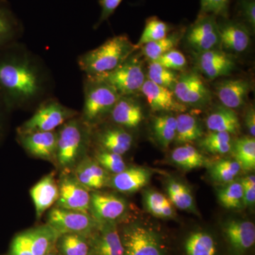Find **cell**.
Segmentation results:
<instances>
[{
	"label": "cell",
	"mask_w": 255,
	"mask_h": 255,
	"mask_svg": "<svg viewBox=\"0 0 255 255\" xmlns=\"http://www.w3.org/2000/svg\"><path fill=\"white\" fill-rule=\"evenodd\" d=\"M12 111L10 110L9 107L5 102L2 96L0 94V137L2 135L3 132H4V122L6 120V115H8Z\"/></svg>",
	"instance_id": "f907efd6"
},
{
	"label": "cell",
	"mask_w": 255,
	"mask_h": 255,
	"mask_svg": "<svg viewBox=\"0 0 255 255\" xmlns=\"http://www.w3.org/2000/svg\"><path fill=\"white\" fill-rule=\"evenodd\" d=\"M127 201L117 194L102 191H92L89 213L99 223L118 224L127 216Z\"/></svg>",
	"instance_id": "9c48e42d"
},
{
	"label": "cell",
	"mask_w": 255,
	"mask_h": 255,
	"mask_svg": "<svg viewBox=\"0 0 255 255\" xmlns=\"http://www.w3.org/2000/svg\"><path fill=\"white\" fill-rule=\"evenodd\" d=\"M133 138L127 129L116 125L92 128L91 143L109 152L124 155L131 148Z\"/></svg>",
	"instance_id": "5bb4252c"
},
{
	"label": "cell",
	"mask_w": 255,
	"mask_h": 255,
	"mask_svg": "<svg viewBox=\"0 0 255 255\" xmlns=\"http://www.w3.org/2000/svg\"><path fill=\"white\" fill-rule=\"evenodd\" d=\"M18 142L32 157L56 164L57 131L16 133Z\"/></svg>",
	"instance_id": "9a60e30c"
},
{
	"label": "cell",
	"mask_w": 255,
	"mask_h": 255,
	"mask_svg": "<svg viewBox=\"0 0 255 255\" xmlns=\"http://www.w3.org/2000/svg\"><path fill=\"white\" fill-rule=\"evenodd\" d=\"M168 199L174 207L196 215L199 214L194 196L189 188L179 181H169L167 185Z\"/></svg>",
	"instance_id": "d6a6232c"
},
{
	"label": "cell",
	"mask_w": 255,
	"mask_h": 255,
	"mask_svg": "<svg viewBox=\"0 0 255 255\" xmlns=\"http://www.w3.org/2000/svg\"><path fill=\"white\" fill-rule=\"evenodd\" d=\"M235 159L241 165L242 170L252 172L255 169V137H242L233 144Z\"/></svg>",
	"instance_id": "e575fe53"
},
{
	"label": "cell",
	"mask_w": 255,
	"mask_h": 255,
	"mask_svg": "<svg viewBox=\"0 0 255 255\" xmlns=\"http://www.w3.org/2000/svg\"><path fill=\"white\" fill-rule=\"evenodd\" d=\"M230 0H201V14H212L227 18Z\"/></svg>",
	"instance_id": "f6af8a7d"
},
{
	"label": "cell",
	"mask_w": 255,
	"mask_h": 255,
	"mask_svg": "<svg viewBox=\"0 0 255 255\" xmlns=\"http://www.w3.org/2000/svg\"><path fill=\"white\" fill-rule=\"evenodd\" d=\"M169 30L168 24L164 21L156 16L149 18L146 21L145 28L139 41L135 44V48L137 50L146 43L162 39L168 35Z\"/></svg>",
	"instance_id": "ab89813d"
},
{
	"label": "cell",
	"mask_w": 255,
	"mask_h": 255,
	"mask_svg": "<svg viewBox=\"0 0 255 255\" xmlns=\"http://www.w3.org/2000/svg\"><path fill=\"white\" fill-rule=\"evenodd\" d=\"M8 255H33L28 230L14 236L10 244Z\"/></svg>",
	"instance_id": "ee69618b"
},
{
	"label": "cell",
	"mask_w": 255,
	"mask_h": 255,
	"mask_svg": "<svg viewBox=\"0 0 255 255\" xmlns=\"http://www.w3.org/2000/svg\"><path fill=\"white\" fill-rule=\"evenodd\" d=\"M220 45L225 49L242 53L248 49L251 43L250 31L245 23L233 20L218 21Z\"/></svg>",
	"instance_id": "d6986e66"
},
{
	"label": "cell",
	"mask_w": 255,
	"mask_h": 255,
	"mask_svg": "<svg viewBox=\"0 0 255 255\" xmlns=\"http://www.w3.org/2000/svg\"><path fill=\"white\" fill-rule=\"evenodd\" d=\"M55 249L60 255H92L90 236L75 233L60 234Z\"/></svg>",
	"instance_id": "f546056e"
},
{
	"label": "cell",
	"mask_w": 255,
	"mask_h": 255,
	"mask_svg": "<svg viewBox=\"0 0 255 255\" xmlns=\"http://www.w3.org/2000/svg\"><path fill=\"white\" fill-rule=\"evenodd\" d=\"M30 195L36 209L37 219H40L58 201L59 188L55 172H51L40 179L31 188Z\"/></svg>",
	"instance_id": "44dd1931"
},
{
	"label": "cell",
	"mask_w": 255,
	"mask_h": 255,
	"mask_svg": "<svg viewBox=\"0 0 255 255\" xmlns=\"http://www.w3.org/2000/svg\"><path fill=\"white\" fill-rule=\"evenodd\" d=\"M251 90V84L243 79L224 80L216 87V93L223 106L231 109L241 108L246 103Z\"/></svg>",
	"instance_id": "603a6c76"
},
{
	"label": "cell",
	"mask_w": 255,
	"mask_h": 255,
	"mask_svg": "<svg viewBox=\"0 0 255 255\" xmlns=\"http://www.w3.org/2000/svg\"><path fill=\"white\" fill-rule=\"evenodd\" d=\"M90 77L107 82L117 90L121 97L133 96L140 92L145 81L142 61L139 57L132 55L112 71Z\"/></svg>",
	"instance_id": "52a82bcc"
},
{
	"label": "cell",
	"mask_w": 255,
	"mask_h": 255,
	"mask_svg": "<svg viewBox=\"0 0 255 255\" xmlns=\"http://www.w3.org/2000/svg\"><path fill=\"white\" fill-rule=\"evenodd\" d=\"M149 169L140 167H127L111 178L110 186L119 192L135 193L145 187L151 178Z\"/></svg>",
	"instance_id": "cb8c5ba5"
},
{
	"label": "cell",
	"mask_w": 255,
	"mask_h": 255,
	"mask_svg": "<svg viewBox=\"0 0 255 255\" xmlns=\"http://www.w3.org/2000/svg\"><path fill=\"white\" fill-rule=\"evenodd\" d=\"M54 89L50 69L26 45L16 41L0 49V94L10 110L36 109Z\"/></svg>",
	"instance_id": "6da1fadb"
},
{
	"label": "cell",
	"mask_w": 255,
	"mask_h": 255,
	"mask_svg": "<svg viewBox=\"0 0 255 255\" xmlns=\"http://www.w3.org/2000/svg\"><path fill=\"white\" fill-rule=\"evenodd\" d=\"M122 1L123 0H98L102 11L95 28H98L102 23L107 21L114 14Z\"/></svg>",
	"instance_id": "c3c4849f"
},
{
	"label": "cell",
	"mask_w": 255,
	"mask_h": 255,
	"mask_svg": "<svg viewBox=\"0 0 255 255\" xmlns=\"http://www.w3.org/2000/svg\"><path fill=\"white\" fill-rule=\"evenodd\" d=\"M188 45L196 53L216 49L220 45V34L216 16L201 14L188 29L186 35Z\"/></svg>",
	"instance_id": "30bf717a"
},
{
	"label": "cell",
	"mask_w": 255,
	"mask_h": 255,
	"mask_svg": "<svg viewBox=\"0 0 255 255\" xmlns=\"http://www.w3.org/2000/svg\"><path fill=\"white\" fill-rule=\"evenodd\" d=\"M245 123L248 128V131L253 137L255 136V111L253 107H251L246 114Z\"/></svg>",
	"instance_id": "681fc988"
},
{
	"label": "cell",
	"mask_w": 255,
	"mask_h": 255,
	"mask_svg": "<svg viewBox=\"0 0 255 255\" xmlns=\"http://www.w3.org/2000/svg\"><path fill=\"white\" fill-rule=\"evenodd\" d=\"M57 131L56 165L62 172H72L87 155L91 146L92 128L80 115L60 126Z\"/></svg>",
	"instance_id": "7a4b0ae2"
},
{
	"label": "cell",
	"mask_w": 255,
	"mask_h": 255,
	"mask_svg": "<svg viewBox=\"0 0 255 255\" xmlns=\"http://www.w3.org/2000/svg\"><path fill=\"white\" fill-rule=\"evenodd\" d=\"M140 92L145 96L150 108L155 112H184L185 106L176 99L172 90L145 80Z\"/></svg>",
	"instance_id": "ffe728a7"
},
{
	"label": "cell",
	"mask_w": 255,
	"mask_h": 255,
	"mask_svg": "<svg viewBox=\"0 0 255 255\" xmlns=\"http://www.w3.org/2000/svg\"><path fill=\"white\" fill-rule=\"evenodd\" d=\"M231 255H246L255 244V223L247 220L230 219L221 226Z\"/></svg>",
	"instance_id": "8fae6325"
},
{
	"label": "cell",
	"mask_w": 255,
	"mask_h": 255,
	"mask_svg": "<svg viewBox=\"0 0 255 255\" xmlns=\"http://www.w3.org/2000/svg\"><path fill=\"white\" fill-rule=\"evenodd\" d=\"M33 255H46L55 251L59 233L48 223L28 229Z\"/></svg>",
	"instance_id": "83f0119b"
},
{
	"label": "cell",
	"mask_w": 255,
	"mask_h": 255,
	"mask_svg": "<svg viewBox=\"0 0 255 255\" xmlns=\"http://www.w3.org/2000/svg\"><path fill=\"white\" fill-rule=\"evenodd\" d=\"M137 50L127 35L109 38L103 44L78 57L79 68L87 76H97L112 71Z\"/></svg>",
	"instance_id": "3957f363"
},
{
	"label": "cell",
	"mask_w": 255,
	"mask_h": 255,
	"mask_svg": "<svg viewBox=\"0 0 255 255\" xmlns=\"http://www.w3.org/2000/svg\"><path fill=\"white\" fill-rule=\"evenodd\" d=\"M238 11L244 20L245 25L248 24L251 29L255 28V0H239Z\"/></svg>",
	"instance_id": "bcb514c9"
},
{
	"label": "cell",
	"mask_w": 255,
	"mask_h": 255,
	"mask_svg": "<svg viewBox=\"0 0 255 255\" xmlns=\"http://www.w3.org/2000/svg\"><path fill=\"white\" fill-rule=\"evenodd\" d=\"M196 64L201 73L211 80L229 75L235 68L233 58L217 48L197 53Z\"/></svg>",
	"instance_id": "ac0fdd59"
},
{
	"label": "cell",
	"mask_w": 255,
	"mask_h": 255,
	"mask_svg": "<svg viewBox=\"0 0 255 255\" xmlns=\"http://www.w3.org/2000/svg\"><path fill=\"white\" fill-rule=\"evenodd\" d=\"M153 61L174 71L184 70L187 63L185 56L175 49L169 50Z\"/></svg>",
	"instance_id": "7bdbcfd3"
},
{
	"label": "cell",
	"mask_w": 255,
	"mask_h": 255,
	"mask_svg": "<svg viewBox=\"0 0 255 255\" xmlns=\"http://www.w3.org/2000/svg\"><path fill=\"white\" fill-rule=\"evenodd\" d=\"M152 130L159 145L167 148L175 139L177 130L176 117L169 114H163L155 117L152 124Z\"/></svg>",
	"instance_id": "836d02e7"
},
{
	"label": "cell",
	"mask_w": 255,
	"mask_h": 255,
	"mask_svg": "<svg viewBox=\"0 0 255 255\" xmlns=\"http://www.w3.org/2000/svg\"><path fill=\"white\" fill-rule=\"evenodd\" d=\"M242 171L236 159H223L211 166L210 176L219 184H227L233 182Z\"/></svg>",
	"instance_id": "8d00e7d4"
},
{
	"label": "cell",
	"mask_w": 255,
	"mask_h": 255,
	"mask_svg": "<svg viewBox=\"0 0 255 255\" xmlns=\"http://www.w3.org/2000/svg\"><path fill=\"white\" fill-rule=\"evenodd\" d=\"M92 157L112 175L120 173L127 167L123 155L99 147L95 149L93 157Z\"/></svg>",
	"instance_id": "60d3db41"
},
{
	"label": "cell",
	"mask_w": 255,
	"mask_h": 255,
	"mask_svg": "<svg viewBox=\"0 0 255 255\" xmlns=\"http://www.w3.org/2000/svg\"><path fill=\"white\" fill-rule=\"evenodd\" d=\"M171 160L185 170L200 168L209 164V159L189 144L179 146L171 153Z\"/></svg>",
	"instance_id": "1f68e13d"
},
{
	"label": "cell",
	"mask_w": 255,
	"mask_h": 255,
	"mask_svg": "<svg viewBox=\"0 0 255 255\" xmlns=\"http://www.w3.org/2000/svg\"><path fill=\"white\" fill-rule=\"evenodd\" d=\"M84 105L80 119L89 127L100 125L121 96L113 87L95 77L85 75L83 80Z\"/></svg>",
	"instance_id": "277c9868"
},
{
	"label": "cell",
	"mask_w": 255,
	"mask_h": 255,
	"mask_svg": "<svg viewBox=\"0 0 255 255\" xmlns=\"http://www.w3.org/2000/svg\"><path fill=\"white\" fill-rule=\"evenodd\" d=\"M71 173L83 187L90 191L109 187L112 176L88 155L77 164Z\"/></svg>",
	"instance_id": "e0dca14e"
},
{
	"label": "cell",
	"mask_w": 255,
	"mask_h": 255,
	"mask_svg": "<svg viewBox=\"0 0 255 255\" xmlns=\"http://www.w3.org/2000/svg\"><path fill=\"white\" fill-rule=\"evenodd\" d=\"M206 127L211 131L237 134L241 130L239 118L235 111L224 106L217 107L208 116Z\"/></svg>",
	"instance_id": "4316f807"
},
{
	"label": "cell",
	"mask_w": 255,
	"mask_h": 255,
	"mask_svg": "<svg viewBox=\"0 0 255 255\" xmlns=\"http://www.w3.org/2000/svg\"><path fill=\"white\" fill-rule=\"evenodd\" d=\"M109 117L116 125L126 129L135 128L143 120V112L133 96H122Z\"/></svg>",
	"instance_id": "7402d4cb"
},
{
	"label": "cell",
	"mask_w": 255,
	"mask_h": 255,
	"mask_svg": "<svg viewBox=\"0 0 255 255\" xmlns=\"http://www.w3.org/2000/svg\"><path fill=\"white\" fill-rule=\"evenodd\" d=\"M220 204L228 209H240L243 205V189L241 182L233 181L218 191Z\"/></svg>",
	"instance_id": "f35d334b"
},
{
	"label": "cell",
	"mask_w": 255,
	"mask_h": 255,
	"mask_svg": "<svg viewBox=\"0 0 255 255\" xmlns=\"http://www.w3.org/2000/svg\"><path fill=\"white\" fill-rule=\"evenodd\" d=\"M176 99L183 105L203 107L209 105L211 96L209 88L196 72L179 76L173 90Z\"/></svg>",
	"instance_id": "4fadbf2b"
},
{
	"label": "cell",
	"mask_w": 255,
	"mask_h": 255,
	"mask_svg": "<svg viewBox=\"0 0 255 255\" xmlns=\"http://www.w3.org/2000/svg\"><path fill=\"white\" fill-rule=\"evenodd\" d=\"M180 38V34L177 32L171 35H167L162 39L146 43L140 48H141L142 53L144 56L150 60V61H153L169 50L174 49Z\"/></svg>",
	"instance_id": "74e56055"
},
{
	"label": "cell",
	"mask_w": 255,
	"mask_h": 255,
	"mask_svg": "<svg viewBox=\"0 0 255 255\" xmlns=\"http://www.w3.org/2000/svg\"><path fill=\"white\" fill-rule=\"evenodd\" d=\"M147 78L156 85L173 90L179 76L174 70H169L155 62L150 61L147 71Z\"/></svg>",
	"instance_id": "b9f144b4"
},
{
	"label": "cell",
	"mask_w": 255,
	"mask_h": 255,
	"mask_svg": "<svg viewBox=\"0 0 255 255\" xmlns=\"http://www.w3.org/2000/svg\"><path fill=\"white\" fill-rule=\"evenodd\" d=\"M199 145L212 155H223L232 150V137L228 132L211 131L201 137Z\"/></svg>",
	"instance_id": "d590c367"
},
{
	"label": "cell",
	"mask_w": 255,
	"mask_h": 255,
	"mask_svg": "<svg viewBox=\"0 0 255 255\" xmlns=\"http://www.w3.org/2000/svg\"><path fill=\"white\" fill-rule=\"evenodd\" d=\"M78 111L69 108L51 97L35 109L34 114L16 129V133L35 131H53L65 122L78 117Z\"/></svg>",
	"instance_id": "8992f818"
},
{
	"label": "cell",
	"mask_w": 255,
	"mask_h": 255,
	"mask_svg": "<svg viewBox=\"0 0 255 255\" xmlns=\"http://www.w3.org/2000/svg\"><path fill=\"white\" fill-rule=\"evenodd\" d=\"M177 130L174 141L179 145L200 140L204 135V130L199 119L190 114H179L176 117Z\"/></svg>",
	"instance_id": "f1b7e54d"
},
{
	"label": "cell",
	"mask_w": 255,
	"mask_h": 255,
	"mask_svg": "<svg viewBox=\"0 0 255 255\" xmlns=\"http://www.w3.org/2000/svg\"><path fill=\"white\" fill-rule=\"evenodd\" d=\"M46 255H60L59 253H58V251H56V249L55 251L50 252V253H48V254Z\"/></svg>",
	"instance_id": "816d5d0a"
},
{
	"label": "cell",
	"mask_w": 255,
	"mask_h": 255,
	"mask_svg": "<svg viewBox=\"0 0 255 255\" xmlns=\"http://www.w3.org/2000/svg\"><path fill=\"white\" fill-rule=\"evenodd\" d=\"M145 209L160 219H174L177 216L174 206L168 198L159 191L149 189L143 196Z\"/></svg>",
	"instance_id": "4dcf8cb0"
},
{
	"label": "cell",
	"mask_w": 255,
	"mask_h": 255,
	"mask_svg": "<svg viewBox=\"0 0 255 255\" xmlns=\"http://www.w3.org/2000/svg\"><path fill=\"white\" fill-rule=\"evenodd\" d=\"M92 255H124V248L118 224L100 223L90 236Z\"/></svg>",
	"instance_id": "2e32d148"
},
{
	"label": "cell",
	"mask_w": 255,
	"mask_h": 255,
	"mask_svg": "<svg viewBox=\"0 0 255 255\" xmlns=\"http://www.w3.org/2000/svg\"><path fill=\"white\" fill-rule=\"evenodd\" d=\"M124 255H168L160 233L138 222L128 223L119 230Z\"/></svg>",
	"instance_id": "5b68a950"
},
{
	"label": "cell",
	"mask_w": 255,
	"mask_h": 255,
	"mask_svg": "<svg viewBox=\"0 0 255 255\" xmlns=\"http://www.w3.org/2000/svg\"><path fill=\"white\" fill-rule=\"evenodd\" d=\"M58 183L59 196L55 206L89 212L91 193L75 179L71 172H62Z\"/></svg>",
	"instance_id": "7c38bea8"
},
{
	"label": "cell",
	"mask_w": 255,
	"mask_h": 255,
	"mask_svg": "<svg viewBox=\"0 0 255 255\" xmlns=\"http://www.w3.org/2000/svg\"><path fill=\"white\" fill-rule=\"evenodd\" d=\"M184 255H218L216 238L204 230H196L188 234L183 243Z\"/></svg>",
	"instance_id": "484cf974"
},
{
	"label": "cell",
	"mask_w": 255,
	"mask_h": 255,
	"mask_svg": "<svg viewBox=\"0 0 255 255\" xmlns=\"http://www.w3.org/2000/svg\"><path fill=\"white\" fill-rule=\"evenodd\" d=\"M243 189V205L253 207L255 204V177L254 174L247 176L241 181Z\"/></svg>",
	"instance_id": "7dc6e473"
},
{
	"label": "cell",
	"mask_w": 255,
	"mask_h": 255,
	"mask_svg": "<svg viewBox=\"0 0 255 255\" xmlns=\"http://www.w3.org/2000/svg\"><path fill=\"white\" fill-rule=\"evenodd\" d=\"M60 234L75 233L91 236L100 223L89 212L54 207L48 211L47 222Z\"/></svg>",
	"instance_id": "ba28073f"
},
{
	"label": "cell",
	"mask_w": 255,
	"mask_h": 255,
	"mask_svg": "<svg viewBox=\"0 0 255 255\" xmlns=\"http://www.w3.org/2000/svg\"><path fill=\"white\" fill-rule=\"evenodd\" d=\"M24 29L6 0H0V49L19 41Z\"/></svg>",
	"instance_id": "d4e9b609"
}]
</instances>
